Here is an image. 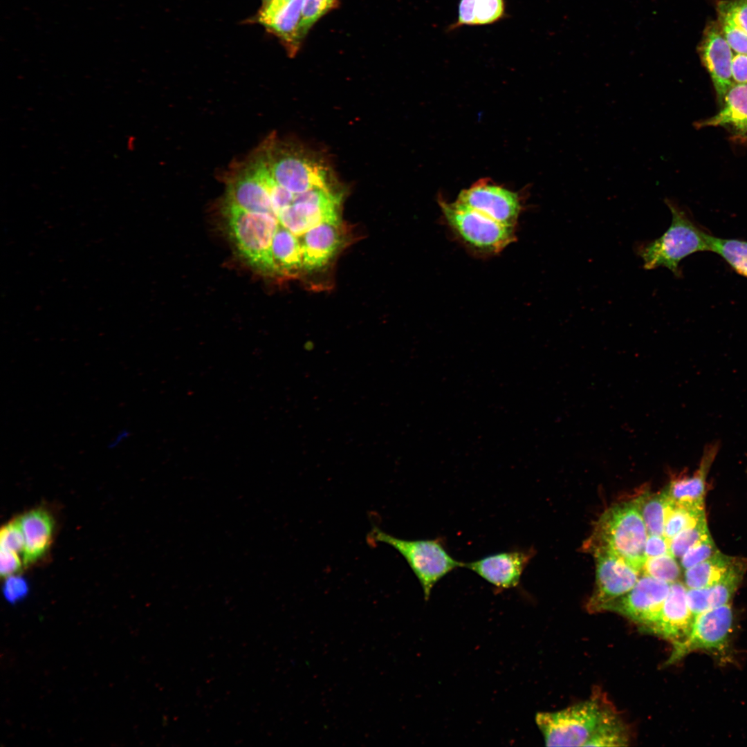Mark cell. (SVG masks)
<instances>
[{"mask_svg": "<svg viewBox=\"0 0 747 747\" xmlns=\"http://www.w3.org/2000/svg\"><path fill=\"white\" fill-rule=\"evenodd\" d=\"M647 528L634 500L616 504L600 517L585 548L619 557L641 573L646 556Z\"/></svg>", "mask_w": 747, "mask_h": 747, "instance_id": "obj_1", "label": "cell"}, {"mask_svg": "<svg viewBox=\"0 0 747 747\" xmlns=\"http://www.w3.org/2000/svg\"><path fill=\"white\" fill-rule=\"evenodd\" d=\"M672 213V222L658 238L636 243V253L647 270L665 267L676 277L681 276L680 262L697 252L710 250L711 234L703 230L677 203L665 199Z\"/></svg>", "mask_w": 747, "mask_h": 747, "instance_id": "obj_2", "label": "cell"}, {"mask_svg": "<svg viewBox=\"0 0 747 747\" xmlns=\"http://www.w3.org/2000/svg\"><path fill=\"white\" fill-rule=\"evenodd\" d=\"M371 543H384L396 550L406 560L421 586L427 600L434 586L463 562L456 560L448 553L443 540H405L374 527L367 535Z\"/></svg>", "mask_w": 747, "mask_h": 747, "instance_id": "obj_3", "label": "cell"}, {"mask_svg": "<svg viewBox=\"0 0 747 747\" xmlns=\"http://www.w3.org/2000/svg\"><path fill=\"white\" fill-rule=\"evenodd\" d=\"M223 212L229 232L239 252L261 271L277 273L272 243L279 221L267 214L248 212L225 202Z\"/></svg>", "mask_w": 747, "mask_h": 747, "instance_id": "obj_4", "label": "cell"}, {"mask_svg": "<svg viewBox=\"0 0 747 747\" xmlns=\"http://www.w3.org/2000/svg\"><path fill=\"white\" fill-rule=\"evenodd\" d=\"M439 204L448 225L465 246L473 250L495 254L516 238L515 227L500 223L456 201L447 203L442 201Z\"/></svg>", "mask_w": 747, "mask_h": 747, "instance_id": "obj_5", "label": "cell"}, {"mask_svg": "<svg viewBox=\"0 0 747 747\" xmlns=\"http://www.w3.org/2000/svg\"><path fill=\"white\" fill-rule=\"evenodd\" d=\"M602 701L598 697L556 712H538L536 723L547 746H584L600 717Z\"/></svg>", "mask_w": 747, "mask_h": 747, "instance_id": "obj_6", "label": "cell"}, {"mask_svg": "<svg viewBox=\"0 0 747 747\" xmlns=\"http://www.w3.org/2000/svg\"><path fill=\"white\" fill-rule=\"evenodd\" d=\"M342 195L340 184L299 193L292 205L278 212L279 223L296 236L322 223L339 224Z\"/></svg>", "mask_w": 747, "mask_h": 747, "instance_id": "obj_7", "label": "cell"}, {"mask_svg": "<svg viewBox=\"0 0 747 747\" xmlns=\"http://www.w3.org/2000/svg\"><path fill=\"white\" fill-rule=\"evenodd\" d=\"M732 622L733 614L729 604L697 615L690 635L683 642L673 645L665 665L673 664L697 650L723 652L728 647Z\"/></svg>", "mask_w": 747, "mask_h": 747, "instance_id": "obj_8", "label": "cell"}, {"mask_svg": "<svg viewBox=\"0 0 747 747\" xmlns=\"http://www.w3.org/2000/svg\"><path fill=\"white\" fill-rule=\"evenodd\" d=\"M670 587V583L643 574L629 591L605 611L616 612L649 631L659 617Z\"/></svg>", "mask_w": 747, "mask_h": 747, "instance_id": "obj_9", "label": "cell"}, {"mask_svg": "<svg viewBox=\"0 0 747 747\" xmlns=\"http://www.w3.org/2000/svg\"><path fill=\"white\" fill-rule=\"evenodd\" d=\"M596 560V583L587 605L590 613L604 611L635 585L640 572L622 560L602 550L593 551Z\"/></svg>", "mask_w": 747, "mask_h": 747, "instance_id": "obj_10", "label": "cell"}, {"mask_svg": "<svg viewBox=\"0 0 747 747\" xmlns=\"http://www.w3.org/2000/svg\"><path fill=\"white\" fill-rule=\"evenodd\" d=\"M456 201L513 227H515L522 211L521 200L517 193L483 181L461 190Z\"/></svg>", "mask_w": 747, "mask_h": 747, "instance_id": "obj_11", "label": "cell"}, {"mask_svg": "<svg viewBox=\"0 0 747 747\" xmlns=\"http://www.w3.org/2000/svg\"><path fill=\"white\" fill-rule=\"evenodd\" d=\"M697 52L710 75L718 103L721 107L726 94L734 84L731 70L734 55L717 21L707 24Z\"/></svg>", "mask_w": 747, "mask_h": 747, "instance_id": "obj_12", "label": "cell"}, {"mask_svg": "<svg viewBox=\"0 0 747 747\" xmlns=\"http://www.w3.org/2000/svg\"><path fill=\"white\" fill-rule=\"evenodd\" d=\"M535 555L533 548L513 550L488 555L463 567L470 569L499 589L517 587Z\"/></svg>", "mask_w": 747, "mask_h": 747, "instance_id": "obj_13", "label": "cell"}, {"mask_svg": "<svg viewBox=\"0 0 747 747\" xmlns=\"http://www.w3.org/2000/svg\"><path fill=\"white\" fill-rule=\"evenodd\" d=\"M687 587L676 581L670 584L669 593L659 617L649 632L672 643L683 642L690 635L695 616L688 605Z\"/></svg>", "mask_w": 747, "mask_h": 747, "instance_id": "obj_14", "label": "cell"}, {"mask_svg": "<svg viewBox=\"0 0 747 747\" xmlns=\"http://www.w3.org/2000/svg\"><path fill=\"white\" fill-rule=\"evenodd\" d=\"M303 269L312 271L324 266L336 254L342 240L339 224L320 223L300 239Z\"/></svg>", "mask_w": 747, "mask_h": 747, "instance_id": "obj_15", "label": "cell"}, {"mask_svg": "<svg viewBox=\"0 0 747 747\" xmlns=\"http://www.w3.org/2000/svg\"><path fill=\"white\" fill-rule=\"evenodd\" d=\"M696 126L721 127L735 139L747 141V83H734L726 94L719 111L698 122Z\"/></svg>", "mask_w": 747, "mask_h": 747, "instance_id": "obj_16", "label": "cell"}, {"mask_svg": "<svg viewBox=\"0 0 747 747\" xmlns=\"http://www.w3.org/2000/svg\"><path fill=\"white\" fill-rule=\"evenodd\" d=\"M717 445L705 449L700 466L690 477L672 481L665 491L670 502L697 511H705L706 478L717 452Z\"/></svg>", "mask_w": 747, "mask_h": 747, "instance_id": "obj_17", "label": "cell"}, {"mask_svg": "<svg viewBox=\"0 0 747 747\" xmlns=\"http://www.w3.org/2000/svg\"><path fill=\"white\" fill-rule=\"evenodd\" d=\"M25 539L23 553L24 564H32L48 551L52 542L54 519L49 512L38 508L19 517Z\"/></svg>", "mask_w": 747, "mask_h": 747, "instance_id": "obj_18", "label": "cell"}, {"mask_svg": "<svg viewBox=\"0 0 747 747\" xmlns=\"http://www.w3.org/2000/svg\"><path fill=\"white\" fill-rule=\"evenodd\" d=\"M746 569L747 560L744 559L719 582L708 587L688 589L687 600L694 616L728 604L740 585Z\"/></svg>", "mask_w": 747, "mask_h": 747, "instance_id": "obj_19", "label": "cell"}, {"mask_svg": "<svg viewBox=\"0 0 747 747\" xmlns=\"http://www.w3.org/2000/svg\"><path fill=\"white\" fill-rule=\"evenodd\" d=\"M508 17L505 0H460L456 20L447 32L463 26L494 24Z\"/></svg>", "mask_w": 747, "mask_h": 747, "instance_id": "obj_20", "label": "cell"}, {"mask_svg": "<svg viewBox=\"0 0 747 747\" xmlns=\"http://www.w3.org/2000/svg\"><path fill=\"white\" fill-rule=\"evenodd\" d=\"M744 560L724 555L719 551L707 560L685 570V585L688 589H699L714 584Z\"/></svg>", "mask_w": 747, "mask_h": 747, "instance_id": "obj_21", "label": "cell"}, {"mask_svg": "<svg viewBox=\"0 0 747 747\" xmlns=\"http://www.w3.org/2000/svg\"><path fill=\"white\" fill-rule=\"evenodd\" d=\"M302 6L303 0H291L264 25L282 41L290 56L296 54L303 39L300 31Z\"/></svg>", "mask_w": 747, "mask_h": 747, "instance_id": "obj_22", "label": "cell"}, {"mask_svg": "<svg viewBox=\"0 0 747 747\" xmlns=\"http://www.w3.org/2000/svg\"><path fill=\"white\" fill-rule=\"evenodd\" d=\"M594 731L584 746H625L630 741L629 730L615 710L603 703Z\"/></svg>", "mask_w": 747, "mask_h": 747, "instance_id": "obj_23", "label": "cell"}, {"mask_svg": "<svg viewBox=\"0 0 747 747\" xmlns=\"http://www.w3.org/2000/svg\"><path fill=\"white\" fill-rule=\"evenodd\" d=\"M272 255L277 273L293 275L303 268L300 241L282 225L274 235Z\"/></svg>", "mask_w": 747, "mask_h": 747, "instance_id": "obj_24", "label": "cell"}, {"mask_svg": "<svg viewBox=\"0 0 747 747\" xmlns=\"http://www.w3.org/2000/svg\"><path fill=\"white\" fill-rule=\"evenodd\" d=\"M645 524L648 535L664 536L669 501L665 492L645 493L634 500Z\"/></svg>", "mask_w": 747, "mask_h": 747, "instance_id": "obj_25", "label": "cell"}, {"mask_svg": "<svg viewBox=\"0 0 747 747\" xmlns=\"http://www.w3.org/2000/svg\"><path fill=\"white\" fill-rule=\"evenodd\" d=\"M710 251L719 255L739 275L747 278V241L711 236Z\"/></svg>", "mask_w": 747, "mask_h": 747, "instance_id": "obj_26", "label": "cell"}, {"mask_svg": "<svg viewBox=\"0 0 747 747\" xmlns=\"http://www.w3.org/2000/svg\"><path fill=\"white\" fill-rule=\"evenodd\" d=\"M703 516H705V511H697L674 505L669 501L664 537L670 541L683 530L694 525Z\"/></svg>", "mask_w": 747, "mask_h": 747, "instance_id": "obj_27", "label": "cell"}, {"mask_svg": "<svg viewBox=\"0 0 747 747\" xmlns=\"http://www.w3.org/2000/svg\"><path fill=\"white\" fill-rule=\"evenodd\" d=\"M675 558L670 553L647 557L642 572L670 584L676 582L681 575V568Z\"/></svg>", "mask_w": 747, "mask_h": 747, "instance_id": "obj_28", "label": "cell"}, {"mask_svg": "<svg viewBox=\"0 0 747 747\" xmlns=\"http://www.w3.org/2000/svg\"><path fill=\"white\" fill-rule=\"evenodd\" d=\"M709 533L705 515L694 525L683 530L670 540V553L675 557L681 558L689 548Z\"/></svg>", "mask_w": 747, "mask_h": 747, "instance_id": "obj_29", "label": "cell"}, {"mask_svg": "<svg viewBox=\"0 0 747 747\" xmlns=\"http://www.w3.org/2000/svg\"><path fill=\"white\" fill-rule=\"evenodd\" d=\"M338 0H303L300 31L302 38L322 16L338 6Z\"/></svg>", "mask_w": 747, "mask_h": 747, "instance_id": "obj_30", "label": "cell"}, {"mask_svg": "<svg viewBox=\"0 0 747 747\" xmlns=\"http://www.w3.org/2000/svg\"><path fill=\"white\" fill-rule=\"evenodd\" d=\"M717 551L719 550L709 533L681 556V566L685 570L688 569L710 557Z\"/></svg>", "mask_w": 747, "mask_h": 747, "instance_id": "obj_31", "label": "cell"}, {"mask_svg": "<svg viewBox=\"0 0 747 747\" xmlns=\"http://www.w3.org/2000/svg\"><path fill=\"white\" fill-rule=\"evenodd\" d=\"M0 546L1 548L10 550L23 555L25 539L19 517L10 521L1 528Z\"/></svg>", "mask_w": 747, "mask_h": 747, "instance_id": "obj_32", "label": "cell"}, {"mask_svg": "<svg viewBox=\"0 0 747 747\" xmlns=\"http://www.w3.org/2000/svg\"><path fill=\"white\" fill-rule=\"evenodd\" d=\"M717 21L732 50L747 55V33L728 17L717 15Z\"/></svg>", "mask_w": 747, "mask_h": 747, "instance_id": "obj_33", "label": "cell"}, {"mask_svg": "<svg viewBox=\"0 0 747 747\" xmlns=\"http://www.w3.org/2000/svg\"><path fill=\"white\" fill-rule=\"evenodd\" d=\"M716 9L747 33V0H721Z\"/></svg>", "mask_w": 747, "mask_h": 747, "instance_id": "obj_34", "label": "cell"}, {"mask_svg": "<svg viewBox=\"0 0 747 747\" xmlns=\"http://www.w3.org/2000/svg\"><path fill=\"white\" fill-rule=\"evenodd\" d=\"M28 592L26 580L19 575H12L6 578L3 593L10 603H15L25 598Z\"/></svg>", "mask_w": 747, "mask_h": 747, "instance_id": "obj_35", "label": "cell"}, {"mask_svg": "<svg viewBox=\"0 0 747 747\" xmlns=\"http://www.w3.org/2000/svg\"><path fill=\"white\" fill-rule=\"evenodd\" d=\"M22 562L18 553L8 549L1 548L0 573L1 577L7 578L21 570Z\"/></svg>", "mask_w": 747, "mask_h": 747, "instance_id": "obj_36", "label": "cell"}, {"mask_svg": "<svg viewBox=\"0 0 747 747\" xmlns=\"http://www.w3.org/2000/svg\"><path fill=\"white\" fill-rule=\"evenodd\" d=\"M667 553H670V541L667 538L661 535H648L645 547L646 558Z\"/></svg>", "mask_w": 747, "mask_h": 747, "instance_id": "obj_37", "label": "cell"}, {"mask_svg": "<svg viewBox=\"0 0 747 747\" xmlns=\"http://www.w3.org/2000/svg\"><path fill=\"white\" fill-rule=\"evenodd\" d=\"M731 70L734 83H747V55H733Z\"/></svg>", "mask_w": 747, "mask_h": 747, "instance_id": "obj_38", "label": "cell"}, {"mask_svg": "<svg viewBox=\"0 0 747 747\" xmlns=\"http://www.w3.org/2000/svg\"><path fill=\"white\" fill-rule=\"evenodd\" d=\"M290 1L291 0H272L269 4L265 7H262L257 17L258 22L263 26L265 25Z\"/></svg>", "mask_w": 747, "mask_h": 747, "instance_id": "obj_39", "label": "cell"}, {"mask_svg": "<svg viewBox=\"0 0 747 747\" xmlns=\"http://www.w3.org/2000/svg\"><path fill=\"white\" fill-rule=\"evenodd\" d=\"M129 436L130 431L128 429L122 428L120 430L109 442V448H113L118 446L120 444L124 442Z\"/></svg>", "mask_w": 747, "mask_h": 747, "instance_id": "obj_40", "label": "cell"}, {"mask_svg": "<svg viewBox=\"0 0 747 747\" xmlns=\"http://www.w3.org/2000/svg\"><path fill=\"white\" fill-rule=\"evenodd\" d=\"M271 1H272V0H262V1H263V7H265V6H267L268 4H269V3H270V2Z\"/></svg>", "mask_w": 747, "mask_h": 747, "instance_id": "obj_41", "label": "cell"}]
</instances>
